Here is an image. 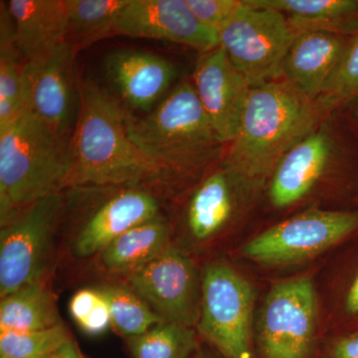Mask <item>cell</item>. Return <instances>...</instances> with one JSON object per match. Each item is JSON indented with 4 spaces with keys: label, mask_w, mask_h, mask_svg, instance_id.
<instances>
[{
    "label": "cell",
    "mask_w": 358,
    "mask_h": 358,
    "mask_svg": "<svg viewBox=\"0 0 358 358\" xmlns=\"http://www.w3.org/2000/svg\"><path fill=\"white\" fill-rule=\"evenodd\" d=\"M105 74L129 109L150 113L173 88L176 66L169 59L138 49L113 51L105 60Z\"/></svg>",
    "instance_id": "cell-15"
},
{
    "label": "cell",
    "mask_w": 358,
    "mask_h": 358,
    "mask_svg": "<svg viewBox=\"0 0 358 358\" xmlns=\"http://www.w3.org/2000/svg\"><path fill=\"white\" fill-rule=\"evenodd\" d=\"M255 301V289L243 275L227 264H208L197 333L225 358H253Z\"/></svg>",
    "instance_id": "cell-6"
},
{
    "label": "cell",
    "mask_w": 358,
    "mask_h": 358,
    "mask_svg": "<svg viewBox=\"0 0 358 358\" xmlns=\"http://www.w3.org/2000/svg\"><path fill=\"white\" fill-rule=\"evenodd\" d=\"M350 38L329 32L299 33L282 63V80L301 95L317 102L336 74Z\"/></svg>",
    "instance_id": "cell-18"
},
{
    "label": "cell",
    "mask_w": 358,
    "mask_h": 358,
    "mask_svg": "<svg viewBox=\"0 0 358 358\" xmlns=\"http://www.w3.org/2000/svg\"><path fill=\"white\" fill-rule=\"evenodd\" d=\"M192 83L221 141L230 143L236 136L251 86L220 46L200 54Z\"/></svg>",
    "instance_id": "cell-14"
},
{
    "label": "cell",
    "mask_w": 358,
    "mask_h": 358,
    "mask_svg": "<svg viewBox=\"0 0 358 358\" xmlns=\"http://www.w3.org/2000/svg\"><path fill=\"white\" fill-rule=\"evenodd\" d=\"M127 345L131 358H189L199 348L196 329L166 322L127 338Z\"/></svg>",
    "instance_id": "cell-26"
},
{
    "label": "cell",
    "mask_w": 358,
    "mask_h": 358,
    "mask_svg": "<svg viewBox=\"0 0 358 358\" xmlns=\"http://www.w3.org/2000/svg\"><path fill=\"white\" fill-rule=\"evenodd\" d=\"M71 338L64 324L28 333L0 331V355L11 358H48Z\"/></svg>",
    "instance_id": "cell-27"
},
{
    "label": "cell",
    "mask_w": 358,
    "mask_h": 358,
    "mask_svg": "<svg viewBox=\"0 0 358 358\" xmlns=\"http://www.w3.org/2000/svg\"><path fill=\"white\" fill-rule=\"evenodd\" d=\"M63 324L55 299L44 279L1 299L0 331L28 333Z\"/></svg>",
    "instance_id": "cell-22"
},
{
    "label": "cell",
    "mask_w": 358,
    "mask_h": 358,
    "mask_svg": "<svg viewBox=\"0 0 358 358\" xmlns=\"http://www.w3.org/2000/svg\"><path fill=\"white\" fill-rule=\"evenodd\" d=\"M117 35L173 42L200 54L219 46L217 31L202 24L185 0H129Z\"/></svg>",
    "instance_id": "cell-12"
},
{
    "label": "cell",
    "mask_w": 358,
    "mask_h": 358,
    "mask_svg": "<svg viewBox=\"0 0 358 358\" xmlns=\"http://www.w3.org/2000/svg\"><path fill=\"white\" fill-rule=\"evenodd\" d=\"M48 358H85L83 353L80 350L76 341L71 338L69 341L63 343L55 352H52Z\"/></svg>",
    "instance_id": "cell-33"
},
{
    "label": "cell",
    "mask_w": 358,
    "mask_h": 358,
    "mask_svg": "<svg viewBox=\"0 0 358 358\" xmlns=\"http://www.w3.org/2000/svg\"><path fill=\"white\" fill-rule=\"evenodd\" d=\"M171 228L164 216L134 226L101 252V263L114 274L128 275L169 246Z\"/></svg>",
    "instance_id": "cell-21"
},
{
    "label": "cell",
    "mask_w": 358,
    "mask_h": 358,
    "mask_svg": "<svg viewBox=\"0 0 358 358\" xmlns=\"http://www.w3.org/2000/svg\"><path fill=\"white\" fill-rule=\"evenodd\" d=\"M64 195L54 193L30 205L0 230V296L43 279Z\"/></svg>",
    "instance_id": "cell-7"
},
{
    "label": "cell",
    "mask_w": 358,
    "mask_h": 358,
    "mask_svg": "<svg viewBox=\"0 0 358 358\" xmlns=\"http://www.w3.org/2000/svg\"><path fill=\"white\" fill-rule=\"evenodd\" d=\"M284 14L296 34L308 31L358 34V0H251Z\"/></svg>",
    "instance_id": "cell-20"
},
{
    "label": "cell",
    "mask_w": 358,
    "mask_h": 358,
    "mask_svg": "<svg viewBox=\"0 0 358 358\" xmlns=\"http://www.w3.org/2000/svg\"><path fill=\"white\" fill-rule=\"evenodd\" d=\"M0 358H11V357H6V355H0Z\"/></svg>",
    "instance_id": "cell-37"
},
{
    "label": "cell",
    "mask_w": 358,
    "mask_h": 358,
    "mask_svg": "<svg viewBox=\"0 0 358 358\" xmlns=\"http://www.w3.org/2000/svg\"><path fill=\"white\" fill-rule=\"evenodd\" d=\"M219 46L250 86L282 78L296 32L284 14L244 0L217 30Z\"/></svg>",
    "instance_id": "cell-5"
},
{
    "label": "cell",
    "mask_w": 358,
    "mask_h": 358,
    "mask_svg": "<svg viewBox=\"0 0 358 358\" xmlns=\"http://www.w3.org/2000/svg\"><path fill=\"white\" fill-rule=\"evenodd\" d=\"M100 296L99 292L95 288H92L80 289L71 298L69 312L77 324L86 319L95 308Z\"/></svg>",
    "instance_id": "cell-31"
},
{
    "label": "cell",
    "mask_w": 358,
    "mask_h": 358,
    "mask_svg": "<svg viewBox=\"0 0 358 358\" xmlns=\"http://www.w3.org/2000/svg\"><path fill=\"white\" fill-rule=\"evenodd\" d=\"M317 322V293L312 279L277 282L266 296L257 326L261 357L310 358Z\"/></svg>",
    "instance_id": "cell-8"
},
{
    "label": "cell",
    "mask_w": 358,
    "mask_h": 358,
    "mask_svg": "<svg viewBox=\"0 0 358 358\" xmlns=\"http://www.w3.org/2000/svg\"><path fill=\"white\" fill-rule=\"evenodd\" d=\"M352 103H355V109H353L352 112L353 119H355V121L358 124V99Z\"/></svg>",
    "instance_id": "cell-36"
},
{
    "label": "cell",
    "mask_w": 358,
    "mask_h": 358,
    "mask_svg": "<svg viewBox=\"0 0 358 358\" xmlns=\"http://www.w3.org/2000/svg\"><path fill=\"white\" fill-rule=\"evenodd\" d=\"M16 46L25 61L33 60L65 43L66 0H9Z\"/></svg>",
    "instance_id": "cell-19"
},
{
    "label": "cell",
    "mask_w": 358,
    "mask_h": 358,
    "mask_svg": "<svg viewBox=\"0 0 358 358\" xmlns=\"http://www.w3.org/2000/svg\"><path fill=\"white\" fill-rule=\"evenodd\" d=\"M100 294V293H99ZM100 300L96 303L95 308L92 310L86 319L78 324L84 333L90 336H99L107 331L112 326V319L107 301L100 294Z\"/></svg>",
    "instance_id": "cell-30"
},
{
    "label": "cell",
    "mask_w": 358,
    "mask_h": 358,
    "mask_svg": "<svg viewBox=\"0 0 358 358\" xmlns=\"http://www.w3.org/2000/svg\"><path fill=\"white\" fill-rule=\"evenodd\" d=\"M336 155V143L327 124H320L287 152L270 178L268 196L277 208L301 201L312 192Z\"/></svg>",
    "instance_id": "cell-16"
},
{
    "label": "cell",
    "mask_w": 358,
    "mask_h": 358,
    "mask_svg": "<svg viewBox=\"0 0 358 358\" xmlns=\"http://www.w3.org/2000/svg\"><path fill=\"white\" fill-rule=\"evenodd\" d=\"M74 52L67 43L26 61V109L69 143L80 108Z\"/></svg>",
    "instance_id": "cell-11"
},
{
    "label": "cell",
    "mask_w": 358,
    "mask_h": 358,
    "mask_svg": "<svg viewBox=\"0 0 358 358\" xmlns=\"http://www.w3.org/2000/svg\"><path fill=\"white\" fill-rule=\"evenodd\" d=\"M129 0H66V43L74 52L83 50L117 35L120 16Z\"/></svg>",
    "instance_id": "cell-24"
},
{
    "label": "cell",
    "mask_w": 358,
    "mask_h": 358,
    "mask_svg": "<svg viewBox=\"0 0 358 358\" xmlns=\"http://www.w3.org/2000/svg\"><path fill=\"white\" fill-rule=\"evenodd\" d=\"M255 189L224 162L193 190L185 209V226L199 243L217 237L240 210L245 195Z\"/></svg>",
    "instance_id": "cell-17"
},
{
    "label": "cell",
    "mask_w": 358,
    "mask_h": 358,
    "mask_svg": "<svg viewBox=\"0 0 358 358\" xmlns=\"http://www.w3.org/2000/svg\"><path fill=\"white\" fill-rule=\"evenodd\" d=\"M69 169V143L30 110L0 129L1 226L30 205L65 189Z\"/></svg>",
    "instance_id": "cell-3"
},
{
    "label": "cell",
    "mask_w": 358,
    "mask_h": 358,
    "mask_svg": "<svg viewBox=\"0 0 358 358\" xmlns=\"http://www.w3.org/2000/svg\"><path fill=\"white\" fill-rule=\"evenodd\" d=\"M95 289L107 301L112 326L126 338L141 336L164 322L147 301L129 286L103 284Z\"/></svg>",
    "instance_id": "cell-25"
},
{
    "label": "cell",
    "mask_w": 358,
    "mask_h": 358,
    "mask_svg": "<svg viewBox=\"0 0 358 358\" xmlns=\"http://www.w3.org/2000/svg\"><path fill=\"white\" fill-rule=\"evenodd\" d=\"M160 215L157 193L138 187H110L80 224L73 251L79 258L100 255L127 231Z\"/></svg>",
    "instance_id": "cell-13"
},
{
    "label": "cell",
    "mask_w": 358,
    "mask_h": 358,
    "mask_svg": "<svg viewBox=\"0 0 358 358\" xmlns=\"http://www.w3.org/2000/svg\"><path fill=\"white\" fill-rule=\"evenodd\" d=\"M188 7L205 26L217 31L242 6L243 0H185Z\"/></svg>",
    "instance_id": "cell-29"
},
{
    "label": "cell",
    "mask_w": 358,
    "mask_h": 358,
    "mask_svg": "<svg viewBox=\"0 0 358 358\" xmlns=\"http://www.w3.org/2000/svg\"><path fill=\"white\" fill-rule=\"evenodd\" d=\"M320 117L315 103L284 80L252 86L223 162L260 187L282 157L317 128Z\"/></svg>",
    "instance_id": "cell-2"
},
{
    "label": "cell",
    "mask_w": 358,
    "mask_h": 358,
    "mask_svg": "<svg viewBox=\"0 0 358 358\" xmlns=\"http://www.w3.org/2000/svg\"><path fill=\"white\" fill-rule=\"evenodd\" d=\"M126 113L124 106L95 82L80 83L66 188L138 187L157 193L180 176L134 143Z\"/></svg>",
    "instance_id": "cell-1"
},
{
    "label": "cell",
    "mask_w": 358,
    "mask_h": 358,
    "mask_svg": "<svg viewBox=\"0 0 358 358\" xmlns=\"http://www.w3.org/2000/svg\"><path fill=\"white\" fill-rule=\"evenodd\" d=\"M26 61L16 46L13 18L6 2L0 4V129L26 109Z\"/></svg>",
    "instance_id": "cell-23"
},
{
    "label": "cell",
    "mask_w": 358,
    "mask_h": 358,
    "mask_svg": "<svg viewBox=\"0 0 358 358\" xmlns=\"http://www.w3.org/2000/svg\"><path fill=\"white\" fill-rule=\"evenodd\" d=\"M346 310L350 315H358V274L348 289L345 301Z\"/></svg>",
    "instance_id": "cell-34"
},
{
    "label": "cell",
    "mask_w": 358,
    "mask_h": 358,
    "mask_svg": "<svg viewBox=\"0 0 358 358\" xmlns=\"http://www.w3.org/2000/svg\"><path fill=\"white\" fill-rule=\"evenodd\" d=\"M126 278L129 288L164 322L196 329L201 310L202 273L189 257L169 245Z\"/></svg>",
    "instance_id": "cell-10"
},
{
    "label": "cell",
    "mask_w": 358,
    "mask_h": 358,
    "mask_svg": "<svg viewBox=\"0 0 358 358\" xmlns=\"http://www.w3.org/2000/svg\"><path fill=\"white\" fill-rule=\"evenodd\" d=\"M189 358H219V357H216V355H214L213 353L208 352V350H203V348H200L199 346V348H197V350H195V352H193L192 355H190Z\"/></svg>",
    "instance_id": "cell-35"
},
{
    "label": "cell",
    "mask_w": 358,
    "mask_h": 358,
    "mask_svg": "<svg viewBox=\"0 0 358 358\" xmlns=\"http://www.w3.org/2000/svg\"><path fill=\"white\" fill-rule=\"evenodd\" d=\"M358 229V211L308 210L268 228L247 242L242 254L265 265L310 260Z\"/></svg>",
    "instance_id": "cell-9"
},
{
    "label": "cell",
    "mask_w": 358,
    "mask_h": 358,
    "mask_svg": "<svg viewBox=\"0 0 358 358\" xmlns=\"http://www.w3.org/2000/svg\"><path fill=\"white\" fill-rule=\"evenodd\" d=\"M358 99V34L352 37L336 74L315 102L320 115Z\"/></svg>",
    "instance_id": "cell-28"
},
{
    "label": "cell",
    "mask_w": 358,
    "mask_h": 358,
    "mask_svg": "<svg viewBox=\"0 0 358 358\" xmlns=\"http://www.w3.org/2000/svg\"><path fill=\"white\" fill-rule=\"evenodd\" d=\"M127 110V109H126ZM129 136L145 154L186 176L216 162L224 143L205 112L192 80L180 82L143 117L127 110Z\"/></svg>",
    "instance_id": "cell-4"
},
{
    "label": "cell",
    "mask_w": 358,
    "mask_h": 358,
    "mask_svg": "<svg viewBox=\"0 0 358 358\" xmlns=\"http://www.w3.org/2000/svg\"><path fill=\"white\" fill-rule=\"evenodd\" d=\"M329 355L331 358H358V331L338 339Z\"/></svg>",
    "instance_id": "cell-32"
}]
</instances>
